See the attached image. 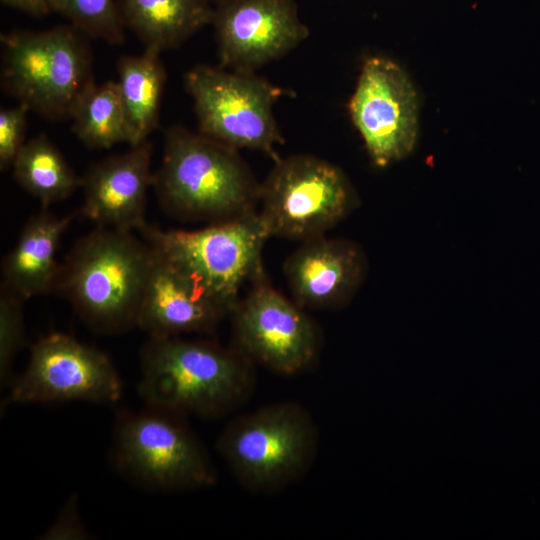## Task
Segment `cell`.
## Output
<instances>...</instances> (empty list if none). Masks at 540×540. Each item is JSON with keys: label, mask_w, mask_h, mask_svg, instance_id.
Returning a JSON list of instances; mask_svg holds the SVG:
<instances>
[{"label": "cell", "mask_w": 540, "mask_h": 540, "mask_svg": "<svg viewBox=\"0 0 540 540\" xmlns=\"http://www.w3.org/2000/svg\"><path fill=\"white\" fill-rule=\"evenodd\" d=\"M349 111L377 166L385 167L413 150L418 128L416 92L393 61L383 57L365 60Z\"/></svg>", "instance_id": "cell-12"}, {"label": "cell", "mask_w": 540, "mask_h": 540, "mask_svg": "<svg viewBox=\"0 0 540 540\" xmlns=\"http://www.w3.org/2000/svg\"><path fill=\"white\" fill-rule=\"evenodd\" d=\"M3 5L32 16H43L51 12L49 0H0Z\"/></svg>", "instance_id": "cell-26"}, {"label": "cell", "mask_w": 540, "mask_h": 540, "mask_svg": "<svg viewBox=\"0 0 540 540\" xmlns=\"http://www.w3.org/2000/svg\"><path fill=\"white\" fill-rule=\"evenodd\" d=\"M72 130L90 149L129 143V132L117 82L94 84L75 106Z\"/></svg>", "instance_id": "cell-21"}, {"label": "cell", "mask_w": 540, "mask_h": 540, "mask_svg": "<svg viewBox=\"0 0 540 540\" xmlns=\"http://www.w3.org/2000/svg\"><path fill=\"white\" fill-rule=\"evenodd\" d=\"M258 212L270 237L306 241L324 235L356 206L343 172L324 159L277 158L260 184Z\"/></svg>", "instance_id": "cell-8"}, {"label": "cell", "mask_w": 540, "mask_h": 540, "mask_svg": "<svg viewBox=\"0 0 540 540\" xmlns=\"http://www.w3.org/2000/svg\"><path fill=\"white\" fill-rule=\"evenodd\" d=\"M11 167L17 183L43 208L68 198L81 187V178L45 135L26 141Z\"/></svg>", "instance_id": "cell-20"}, {"label": "cell", "mask_w": 540, "mask_h": 540, "mask_svg": "<svg viewBox=\"0 0 540 540\" xmlns=\"http://www.w3.org/2000/svg\"><path fill=\"white\" fill-rule=\"evenodd\" d=\"M6 404L88 401L110 404L122 395V381L102 351L53 332L30 349L24 371L9 385Z\"/></svg>", "instance_id": "cell-11"}, {"label": "cell", "mask_w": 540, "mask_h": 540, "mask_svg": "<svg viewBox=\"0 0 540 540\" xmlns=\"http://www.w3.org/2000/svg\"><path fill=\"white\" fill-rule=\"evenodd\" d=\"M139 232L229 315L245 283L265 276L262 251L270 236L257 211L194 231L162 230L147 223Z\"/></svg>", "instance_id": "cell-6"}, {"label": "cell", "mask_w": 540, "mask_h": 540, "mask_svg": "<svg viewBox=\"0 0 540 540\" xmlns=\"http://www.w3.org/2000/svg\"><path fill=\"white\" fill-rule=\"evenodd\" d=\"M152 258L132 231L97 226L66 255L54 290L92 330L121 334L137 327Z\"/></svg>", "instance_id": "cell-2"}, {"label": "cell", "mask_w": 540, "mask_h": 540, "mask_svg": "<svg viewBox=\"0 0 540 540\" xmlns=\"http://www.w3.org/2000/svg\"><path fill=\"white\" fill-rule=\"evenodd\" d=\"M71 501L62 509L58 519L53 526L44 534V538L49 539H62L73 538L83 539L87 535L83 524L78 517L76 510V504Z\"/></svg>", "instance_id": "cell-25"}, {"label": "cell", "mask_w": 540, "mask_h": 540, "mask_svg": "<svg viewBox=\"0 0 540 540\" xmlns=\"http://www.w3.org/2000/svg\"><path fill=\"white\" fill-rule=\"evenodd\" d=\"M113 460L126 478L156 491H190L217 482L210 455L186 417L149 406L118 414Z\"/></svg>", "instance_id": "cell-7"}, {"label": "cell", "mask_w": 540, "mask_h": 540, "mask_svg": "<svg viewBox=\"0 0 540 540\" xmlns=\"http://www.w3.org/2000/svg\"><path fill=\"white\" fill-rule=\"evenodd\" d=\"M51 12L66 17L86 36L110 44L125 39V26L117 0H49Z\"/></svg>", "instance_id": "cell-22"}, {"label": "cell", "mask_w": 540, "mask_h": 540, "mask_svg": "<svg viewBox=\"0 0 540 540\" xmlns=\"http://www.w3.org/2000/svg\"><path fill=\"white\" fill-rule=\"evenodd\" d=\"M24 300L1 285L0 291V383L9 387L14 376L12 367L25 345Z\"/></svg>", "instance_id": "cell-23"}, {"label": "cell", "mask_w": 540, "mask_h": 540, "mask_svg": "<svg viewBox=\"0 0 540 540\" xmlns=\"http://www.w3.org/2000/svg\"><path fill=\"white\" fill-rule=\"evenodd\" d=\"M86 37L72 24L1 35L5 91L45 118L70 119L95 84Z\"/></svg>", "instance_id": "cell-5"}, {"label": "cell", "mask_w": 540, "mask_h": 540, "mask_svg": "<svg viewBox=\"0 0 540 540\" xmlns=\"http://www.w3.org/2000/svg\"><path fill=\"white\" fill-rule=\"evenodd\" d=\"M260 184L237 149L176 125L152 186L172 216L215 223L255 212Z\"/></svg>", "instance_id": "cell-3"}, {"label": "cell", "mask_w": 540, "mask_h": 540, "mask_svg": "<svg viewBox=\"0 0 540 540\" xmlns=\"http://www.w3.org/2000/svg\"><path fill=\"white\" fill-rule=\"evenodd\" d=\"M211 23L221 67L239 72L283 57L309 35L294 0H228Z\"/></svg>", "instance_id": "cell-13"}, {"label": "cell", "mask_w": 540, "mask_h": 540, "mask_svg": "<svg viewBox=\"0 0 540 540\" xmlns=\"http://www.w3.org/2000/svg\"><path fill=\"white\" fill-rule=\"evenodd\" d=\"M366 272L361 248L324 235L303 241L284 263L293 300L305 308H334L349 301Z\"/></svg>", "instance_id": "cell-16"}, {"label": "cell", "mask_w": 540, "mask_h": 540, "mask_svg": "<svg viewBox=\"0 0 540 540\" xmlns=\"http://www.w3.org/2000/svg\"><path fill=\"white\" fill-rule=\"evenodd\" d=\"M199 133L235 149L265 152L276 160L284 143L273 106L283 91L253 72L198 65L185 75Z\"/></svg>", "instance_id": "cell-9"}, {"label": "cell", "mask_w": 540, "mask_h": 540, "mask_svg": "<svg viewBox=\"0 0 540 540\" xmlns=\"http://www.w3.org/2000/svg\"><path fill=\"white\" fill-rule=\"evenodd\" d=\"M138 392L146 406L218 418L254 391L255 364L232 345L180 336L149 337L140 352Z\"/></svg>", "instance_id": "cell-1"}, {"label": "cell", "mask_w": 540, "mask_h": 540, "mask_svg": "<svg viewBox=\"0 0 540 540\" xmlns=\"http://www.w3.org/2000/svg\"><path fill=\"white\" fill-rule=\"evenodd\" d=\"M30 109L19 103L17 106L0 110V168L12 166L18 152L25 144L27 115Z\"/></svg>", "instance_id": "cell-24"}, {"label": "cell", "mask_w": 540, "mask_h": 540, "mask_svg": "<svg viewBox=\"0 0 540 540\" xmlns=\"http://www.w3.org/2000/svg\"><path fill=\"white\" fill-rule=\"evenodd\" d=\"M207 3H209L211 6L216 7L228 0H205Z\"/></svg>", "instance_id": "cell-27"}, {"label": "cell", "mask_w": 540, "mask_h": 540, "mask_svg": "<svg viewBox=\"0 0 540 540\" xmlns=\"http://www.w3.org/2000/svg\"><path fill=\"white\" fill-rule=\"evenodd\" d=\"M152 150L147 140L91 166L81 178V215L98 227L142 229L147 224V193L153 185Z\"/></svg>", "instance_id": "cell-14"}, {"label": "cell", "mask_w": 540, "mask_h": 540, "mask_svg": "<svg viewBox=\"0 0 540 540\" xmlns=\"http://www.w3.org/2000/svg\"><path fill=\"white\" fill-rule=\"evenodd\" d=\"M159 52L145 49L137 56H123L117 65L118 88L125 112L129 145L148 140L156 129L166 81Z\"/></svg>", "instance_id": "cell-19"}, {"label": "cell", "mask_w": 540, "mask_h": 540, "mask_svg": "<svg viewBox=\"0 0 540 540\" xmlns=\"http://www.w3.org/2000/svg\"><path fill=\"white\" fill-rule=\"evenodd\" d=\"M152 250L137 327L149 337L213 331L229 312L178 267Z\"/></svg>", "instance_id": "cell-15"}, {"label": "cell", "mask_w": 540, "mask_h": 540, "mask_svg": "<svg viewBox=\"0 0 540 540\" xmlns=\"http://www.w3.org/2000/svg\"><path fill=\"white\" fill-rule=\"evenodd\" d=\"M232 317V346L282 375L308 370L321 349L319 328L304 308L273 288L265 276L238 301Z\"/></svg>", "instance_id": "cell-10"}, {"label": "cell", "mask_w": 540, "mask_h": 540, "mask_svg": "<svg viewBox=\"0 0 540 540\" xmlns=\"http://www.w3.org/2000/svg\"><path fill=\"white\" fill-rule=\"evenodd\" d=\"M125 28L145 49H171L212 22L214 7L205 0H117Z\"/></svg>", "instance_id": "cell-18"}, {"label": "cell", "mask_w": 540, "mask_h": 540, "mask_svg": "<svg viewBox=\"0 0 540 540\" xmlns=\"http://www.w3.org/2000/svg\"><path fill=\"white\" fill-rule=\"evenodd\" d=\"M74 215L56 216L47 208L31 216L2 263V284L24 301L54 290L61 263V238Z\"/></svg>", "instance_id": "cell-17"}, {"label": "cell", "mask_w": 540, "mask_h": 540, "mask_svg": "<svg viewBox=\"0 0 540 540\" xmlns=\"http://www.w3.org/2000/svg\"><path fill=\"white\" fill-rule=\"evenodd\" d=\"M319 431L309 411L292 401L268 404L233 418L216 450L236 481L256 494L278 493L314 464Z\"/></svg>", "instance_id": "cell-4"}]
</instances>
